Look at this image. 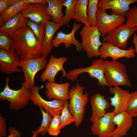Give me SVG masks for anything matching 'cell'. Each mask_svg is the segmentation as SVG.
Segmentation results:
<instances>
[{
    "label": "cell",
    "instance_id": "1",
    "mask_svg": "<svg viewBox=\"0 0 137 137\" xmlns=\"http://www.w3.org/2000/svg\"><path fill=\"white\" fill-rule=\"evenodd\" d=\"M10 37L15 51L21 60L41 57L42 46L27 25Z\"/></svg>",
    "mask_w": 137,
    "mask_h": 137
},
{
    "label": "cell",
    "instance_id": "2",
    "mask_svg": "<svg viewBox=\"0 0 137 137\" xmlns=\"http://www.w3.org/2000/svg\"><path fill=\"white\" fill-rule=\"evenodd\" d=\"M84 89V87L78 82L69 91L70 101L68 109L74 117L75 126L77 128L84 118L85 107L89 99L87 91H85L83 93Z\"/></svg>",
    "mask_w": 137,
    "mask_h": 137
},
{
    "label": "cell",
    "instance_id": "3",
    "mask_svg": "<svg viewBox=\"0 0 137 137\" xmlns=\"http://www.w3.org/2000/svg\"><path fill=\"white\" fill-rule=\"evenodd\" d=\"M5 81V87L0 93V100L8 101L9 108L13 110H18L26 107L31 100L32 89L27 87L23 82L21 83L20 89L14 90L9 87V78L6 77Z\"/></svg>",
    "mask_w": 137,
    "mask_h": 137
},
{
    "label": "cell",
    "instance_id": "4",
    "mask_svg": "<svg viewBox=\"0 0 137 137\" xmlns=\"http://www.w3.org/2000/svg\"><path fill=\"white\" fill-rule=\"evenodd\" d=\"M105 78L109 87L119 86L131 87L132 83L124 64L117 60H105Z\"/></svg>",
    "mask_w": 137,
    "mask_h": 137
},
{
    "label": "cell",
    "instance_id": "5",
    "mask_svg": "<svg viewBox=\"0 0 137 137\" xmlns=\"http://www.w3.org/2000/svg\"><path fill=\"white\" fill-rule=\"evenodd\" d=\"M79 35L82 49L86 53L88 57L92 58L99 56V48L102 43L100 40V35L97 26H83Z\"/></svg>",
    "mask_w": 137,
    "mask_h": 137
},
{
    "label": "cell",
    "instance_id": "6",
    "mask_svg": "<svg viewBox=\"0 0 137 137\" xmlns=\"http://www.w3.org/2000/svg\"><path fill=\"white\" fill-rule=\"evenodd\" d=\"M105 60L100 58L94 60L90 66L76 68L70 71L67 73L65 77L71 81H75L80 74L87 73L90 77L97 80L98 84L100 86L109 87L105 78Z\"/></svg>",
    "mask_w": 137,
    "mask_h": 137
},
{
    "label": "cell",
    "instance_id": "7",
    "mask_svg": "<svg viewBox=\"0 0 137 137\" xmlns=\"http://www.w3.org/2000/svg\"><path fill=\"white\" fill-rule=\"evenodd\" d=\"M108 14L106 10L98 8L96 13L97 26L100 37L104 38L106 35L125 21L124 16L111 12Z\"/></svg>",
    "mask_w": 137,
    "mask_h": 137
},
{
    "label": "cell",
    "instance_id": "8",
    "mask_svg": "<svg viewBox=\"0 0 137 137\" xmlns=\"http://www.w3.org/2000/svg\"><path fill=\"white\" fill-rule=\"evenodd\" d=\"M137 31V26L131 27L123 23L107 33L103 38V42L124 49L130 37Z\"/></svg>",
    "mask_w": 137,
    "mask_h": 137
},
{
    "label": "cell",
    "instance_id": "9",
    "mask_svg": "<svg viewBox=\"0 0 137 137\" xmlns=\"http://www.w3.org/2000/svg\"><path fill=\"white\" fill-rule=\"evenodd\" d=\"M48 63L46 57H44L21 60L20 67L23 71L25 77L24 82L27 87L32 89L34 87L35 75L38 71L46 68Z\"/></svg>",
    "mask_w": 137,
    "mask_h": 137
},
{
    "label": "cell",
    "instance_id": "10",
    "mask_svg": "<svg viewBox=\"0 0 137 137\" xmlns=\"http://www.w3.org/2000/svg\"><path fill=\"white\" fill-rule=\"evenodd\" d=\"M21 62L14 49H0V70L2 72L9 74L21 72L22 70L19 68Z\"/></svg>",
    "mask_w": 137,
    "mask_h": 137
},
{
    "label": "cell",
    "instance_id": "11",
    "mask_svg": "<svg viewBox=\"0 0 137 137\" xmlns=\"http://www.w3.org/2000/svg\"><path fill=\"white\" fill-rule=\"evenodd\" d=\"M41 88L35 86L32 89L31 100L35 106L43 108L45 111L51 116L56 114L60 115L64 107L65 101L53 99L51 101L45 100L41 96L39 92Z\"/></svg>",
    "mask_w": 137,
    "mask_h": 137
},
{
    "label": "cell",
    "instance_id": "12",
    "mask_svg": "<svg viewBox=\"0 0 137 137\" xmlns=\"http://www.w3.org/2000/svg\"><path fill=\"white\" fill-rule=\"evenodd\" d=\"M115 115L113 112L107 113L103 117L93 122L91 127L92 134L98 137H112L116 129L113 121Z\"/></svg>",
    "mask_w": 137,
    "mask_h": 137
},
{
    "label": "cell",
    "instance_id": "13",
    "mask_svg": "<svg viewBox=\"0 0 137 137\" xmlns=\"http://www.w3.org/2000/svg\"><path fill=\"white\" fill-rule=\"evenodd\" d=\"M109 92L114 95L108 99L111 105L114 107L113 112L115 115L126 111L131 97V93L119 86L109 87Z\"/></svg>",
    "mask_w": 137,
    "mask_h": 137
},
{
    "label": "cell",
    "instance_id": "14",
    "mask_svg": "<svg viewBox=\"0 0 137 137\" xmlns=\"http://www.w3.org/2000/svg\"><path fill=\"white\" fill-rule=\"evenodd\" d=\"M47 6L38 3L27 4L20 12L25 17L36 23L44 24L52 19V16L46 12Z\"/></svg>",
    "mask_w": 137,
    "mask_h": 137
},
{
    "label": "cell",
    "instance_id": "15",
    "mask_svg": "<svg viewBox=\"0 0 137 137\" xmlns=\"http://www.w3.org/2000/svg\"><path fill=\"white\" fill-rule=\"evenodd\" d=\"M100 58L104 60L108 57L112 60L117 61L122 58L130 59L136 56L134 49L131 47L124 50L116 47L108 43L103 42L99 48Z\"/></svg>",
    "mask_w": 137,
    "mask_h": 137
},
{
    "label": "cell",
    "instance_id": "16",
    "mask_svg": "<svg viewBox=\"0 0 137 137\" xmlns=\"http://www.w3.org/2000/svg\"><path fill=\"white\" fill-rule=\"evenodd\" d=\"M67 61L65 57L57 58L51 55L45 71L40 76L41 80L43 82L47 80L49 82H55L56 76L60 71L62 72V78L65 77L67 73L63 66Z\"/></svg>",
    "mask_w": 137,
    "mask_h": 137
},
{
    "label": "cell",
    "instance_id": "17",
    "mask_svg": "<svg viewBox=\"0 0 137 137\" xmlns=\"http://www.w3.org/2000/svg\"><path fill=\"white\" fill-rule=\"evenodd\" d=\"M81 26V24L74 23L73 24L72 29L70 33L66 34L61 31L58 32L56 36L54 37V39L52 41L53 47L57 48L62 43H63L67 48H69L73 45L75 46L78 51H82L81 43L75 37L76 32Z\"/></svg>",
    "mask_w": 137,
    "mask_h": 137
},
{
    "label": "cell",
    "instance_id": "18",
    "mask_svg": "<svg viewBox=\"0 0 137 137\" xmlns=\"http://www.w3.org/2000/svg\"><path fill=\"white\" fill-rule=\"evenodd\" d=\"M70 83L66 82L58 83L55 82H47L45 85V93L49 100L52 99L65 101L70 99Z\"/></svg>",
    "mask_w": 137,
    "mask_h": 137
},
{
    "label": "cell",
    "instance_id": "19",
    "mask_svg": "<svg viewBox=\"0 0 137 137\" xmlns=\"http://www.w3.org/2000/svg\"><path fill=\"white\" fill-rule=\"evenodd\" d=\"M92 113L90 120L93 122L104 116L107 113L106 110L110 107V102L102 95L97 93L92 96L90 100Z\"/></svg>",
    "mask_w": 137,
    "mask_h": 137
},
{
    "label": "cell",
    "instance_id": "20",
    "mask_svg": "<svg viewBox=\"0 0 137 137\" xmlns=\"http://www.w3.org/2000/svg\"><path fill=\"white\" fill-rule=\"evenodd\" d=\"M133 116L127 111L114 115L113 121L117 125L112 137H124L127 134L132 126Z\"/></svg>",
    "mask_w": 137,
    "mask_h": 137
},
{
    "label": "cell",
    "instance_id": "21",
    "mask_svg": "<svg viewBox=\"0 0 137 137\" xmlns=\"http://www.w3.org/2000/svg\"><path fill=\"white\" fill-rule=\"evenodd\" d=\"M137 2V0H101L97 8L106 10L111 9L112 11L119 15L125 16L131 4Z\"/></svg>",
    "mask_w": 137,
    "mask_h": 137
},
{
    "label": "cell",
    "instance_id": "22",
    "mask_svg": "<svg viewBox=\"0 0 137 137\" xmlns=\"http://www.w3.org/2000/svg\"><path fill=\"white\" fill-rule=\"evenodd\" d=\"M45 35L41 54V57H46L51 52L53 47L52 41L56 32L63 25L61 22L56 24L47 21L45 23Z\"/></svg>",
    "mask_w": 137,
    "mask_h": 137
},
{
    "label": "cell",
    "instance_id": "23",
    "mask_svg": "<svg viewBox=\"0 0 137 137\" xmlns=\"http://www.w3.org/2000/svg\"><path fill=\"white\" fill-rule=\"evenodd\" d=\"M28 18L25 17L20 11L15 16L0 27V30L7 34L9 37L27 25Z\"/></svg>",
    "mask_w": 137,
    "mask_h": 137
},
{
    "label": "cell",
    "instance_id": "24",
    "mask_svg": "<svg viewBox=\"0 0 137 137\" xmlns=\"http://www.w3.org/2000/svg\"><path fill=\"white\" fill-rule=\"evenodd\" d=\"M48 3L46 12L52 17V22L56 24L61 22L64 15L62 12L65 0H46Z\"/></svg>",
    "mask_w": 137,
    "mask_h": 137
},
{
    "label": "cell",
    "instance_id": "25",
    "mask_svg": "<svg viewBox=\"0 0 137 137\" xmlns=\"http://www.w3.org/2000/svg\"><path fill=\"white\" fill-rule=\"evenodd\" d=\"M88 0H77L75 12L72 19L87 26H91L87 13Z\"/></svg>",
    "mask_w": 137,
    "mask_h": 137
},
{
    "label": "cell",
    "instance_id": "26",
    "mask_svg": "<svg viewBox=\"0 0 137 137\" xmlns=\"http://www.w3.org/2000/svg\"><path fill=\"white\" fill-rule=\"evenodd\" d=\"M26 5L25 4L24 0H20L0 14V26L16 16Z\"/></svg>",
    "mask_w": 137,
    "mask_h": 137
},
{
    "label": "cell",
    "instance_id": "27",
    "mask_svg": "<svg viewBox=\"0 0 137 137\" xmlns=\"http://www.w3.org/2000/svg\"><path fill=\"white\" fill-rule=\"evenodd\" d=\"M77 0H66L63 6L66 7L65 14L62 19L61 23L64 25H67L72 19L74 14Z\"/></svg>",
    "mask_w": 137,
    "mask_h": 137
},
{
    "label": "cell",
    "instance_id": "28",
    "mask_svg": "<svg viewBox=\"0 0 137 137\" xmlns=\"http://www.w3.org/2000/svg\"><path fill=\"white\" fill-rule=\"evenodd\" d=\"M27 25L31 28L37 40L42 46L45 35L44 23H38L28 19Z\"/></svg>",
    "mask_w": 137,
    "mask_h": 137
},
{
    "label": "cell",
    "instance_id": "29",
    "mask_svg": "<svg viewBox=\"0 0 137 137\" xmlns=\"http://www.w3.org/2000/svg\"><path fill=\"white\" fill-rule=\"evenodd\" d=\"M39 107L42 115V119L40 126L36 131L38 134L40 133L43 136L48 133L52 118L48 113L44 110L42 107Z\"/></svg>",
    "mask_w": 137,
    "mask_h": 137
},
{
    "label": "cell",
    "instance_id": "30",
    "mask_svg": "<svg viewBox=\"0 0 137 137\" xmlns=\"http://www.w3.org/2000/svg\"><path fill=\"white\" fill-rule=\"evenodd\" d=\"M98 0H89L87 8V13L89 22L91 26H97L96 13Z\"/></svg>",
    "mask_w": 137,
    "mask_h": 137
},
{
    "label": "cell",
    "instance_id": "31",
    "mask_svg": "<svg viewBox=\"0 0 137 137\" xmlns=\"http://www.w3.org/2000/svg\"><path fill=\"white\" fill-rule=\"evenodd\" d=\"M68 100L65 101L64 107L60 115L59 125L60 130L65 126L75 122L74 116L68 109Z\"/></svg>",
    "mask_w": 137,
    "mask_h": 137
},
{
    "label": "cell",
    "instance_id": "32",
    "mask_svg": "<svg viewBox=\"0 0 137 137\" xmlns=\"http://www.w3.org/2000/svg\"><path fill=\"white\" fill-rule=\"evenodd\" d=\"M125 16L126 18L125 24L127 26L131 27L137 26V7L130 8Z\"/></svg>",
    "mask_w": 137,
    "mask_h": 137
},
{
    "label": "cell",
    "instance_id": "33",
    "mask_svg": "<svg viewBox=\"0 0 137 137\" xmlns=\"http://www.w3.org/2000/svg\"><path fill=\"white\" fill-rule=\"evenodd\" d=\"M50 125L48 131L49 135L54 136H57L60 132L59 128L60 115H54Z\"/></svg>",
    "mask_w": 137,
    "mask_h": 137
},
{
    "label": "cell",
    "instance_id": "34",
    "mask_svg": "<svg viewBox=\"0 0 137 137\" xmlns=\"http://www.w3.org/2000/svg\"><path fill=\"white\" fill-rule=\"evenodd\" d=\"M131 97L127 112L133 117H137V90L131 93Z\"/></svg>",
    "mask_w": 137,
    "mask_h": 137
},
{
    "label": "cell",
    "instance_id": "35",
    "mask_svg": "<svg viewBox=\"0 0 137 137\" xmlns=\"http://www.w3.org/2000/svg\"><path fill=\"white\" fill-rule=\"evenodd\" d=\"M6 124L5 118L0 114V137H5L7 135Z\"/></svg>",
    "mask_w": 137,
    "mask_h": 137
},
{
    "label": "cell",
    "instance_id": "36",
    "mask_svg": "<svg viewBox=\"0 0 137 137\" xmlns=\"http://www.w3.org/2000/svg\"><path fill=\"white\" fill-rule=\"evenodd\" d=\"M8 131L9 135L7 137H21V134L19 131L15 128L10 127L9 128Z\"/></svg>",
    "mask_w": 137,
    "mask_h": 137
},
{
    "label": "cell",
    "instance_id": "37",
    "mask_svg": "<svg viewBox=\"0 0 137 137\" xmlns=\"http://www.w3.org/2000/svg\"><path fill=\"white\" fill-rule=\"evenodd\" d=\"M11 6L6 0H0V14L3 13Z\"/></svg>",
    "mask_w": 137,
    "mask_h": 137
},
{
    "label": "cell",
    "instance_id": "38",
    "mask_svg": "<svg viewBox=\"0 0 137 137\" xmlns=\"http://www.w3.org/2000/svg\"><path fill=\"white\" fill-rule=\"evenodd\" d=\"M24 1L25 4H26L38 3L48 5L46 0H24Z\"/></svg>",
    "mask_w": 137,
    "mask_h": 137
},
{
    "label": "cell",
    "instance_id": "39",
    "mask_svg": "<svg viewBox=\"0 0 137 137\" xmlns=\"http://www.w3.org/2000/svg\"><path fill=\"white\" fill-rule=\"evenodd\" d=\"M132 42L134 46L135 53L137 55V35L135 33L134 34Z\"/></svg>",
    "mask_w": 137,
    "mask_h": 137
},
{
    "label": "cell",
    "instance_id": "40",
    "mask_svg": "<svg viewBox=\"0 0 137 137\" xmlns=\"http://www.w3.org/2000/svg\"><path fill=\"white\" fill-rule=\"evenodd\" d=\"M7 2L11 6L19 1L20 0H6Z\"/></svg>",
    "mask_w": 137,
    "mask_h": 137
},
{
    "label": "cell",
    "instance_id": "41",
    "mask_svg": "<svg viewBox=\"0 0 137 137\" xmlns=\"http://www.w3.org/2000/svg\"><path fill=\"white\" fill-rule=\"evenodd\" d=\"M32 132L33 133V135L31 137H36L38 133H37L36 130L33 131Z\"/></svg>",
    "mask_w": 137,
    "mask_h": 137
}]
</instances>
